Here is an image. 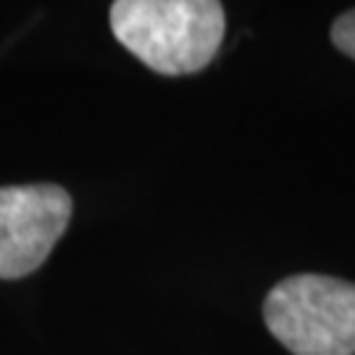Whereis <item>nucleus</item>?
Masks as SVG:
<instances>
[{
	"label": "nucleus",
	"mask_w": 355,
	"mask_h": 355,
	"mask_svg": "<svg viewBox=\"0 0 355 355\" xmlns=\"http://www.w3.org/2000/svg\"><path fill=\"white\" fill-rule=\"evenodd\" d=\"M116 40L153 71L195 74L224 40V6L214 0H116L108 11Z\"/></svg>",
	"instance_id": "obj_1"
},
{
	"label": "nucleus",
	"mask_w": 355,
	"mask_h": 355,
	"mask_svg": "<svg viewBox=\"0 0 355 355\" xmlns=\"http://www.w3.org/2000/svg\"><path fill=\"white\" fill-rule=\"evenodd\" d=\"M268 331L292 355H355V284L321 274L279 282L266 295Z\"/></svg>",
	"instance_id": "obj_2"
},
{
	"label": "nucleus",
	"mask_w": 355,
	"mask_h": 355,
	"mask_svg": "<svg viewBox=\"0 0 355 355\" xmlns=\"http://www.w3.org/2000/svg\"><path fill=\"white\" fill-rule=\"evenodd\" d=\"M71 221V195L61 184L0 187V279L37 271Z\"/></svg>",
	"instance_id": "obj_3"
},
{
	"label": "nucleus",
	"mask_w": 355,
	"mask_h": 355,
	"mask_svg": "<svg viewBox=\"0 0 355 355\" xmlns=\"http://www.w3.org/2000/svg\"><path fill=\"white\" fill-rule=\"evenodd\" d=\"M331 42L355 61V8L343 13L331 26Z\"/></svg>",
	"instance_id": "obj_4"
}]
</instances>
